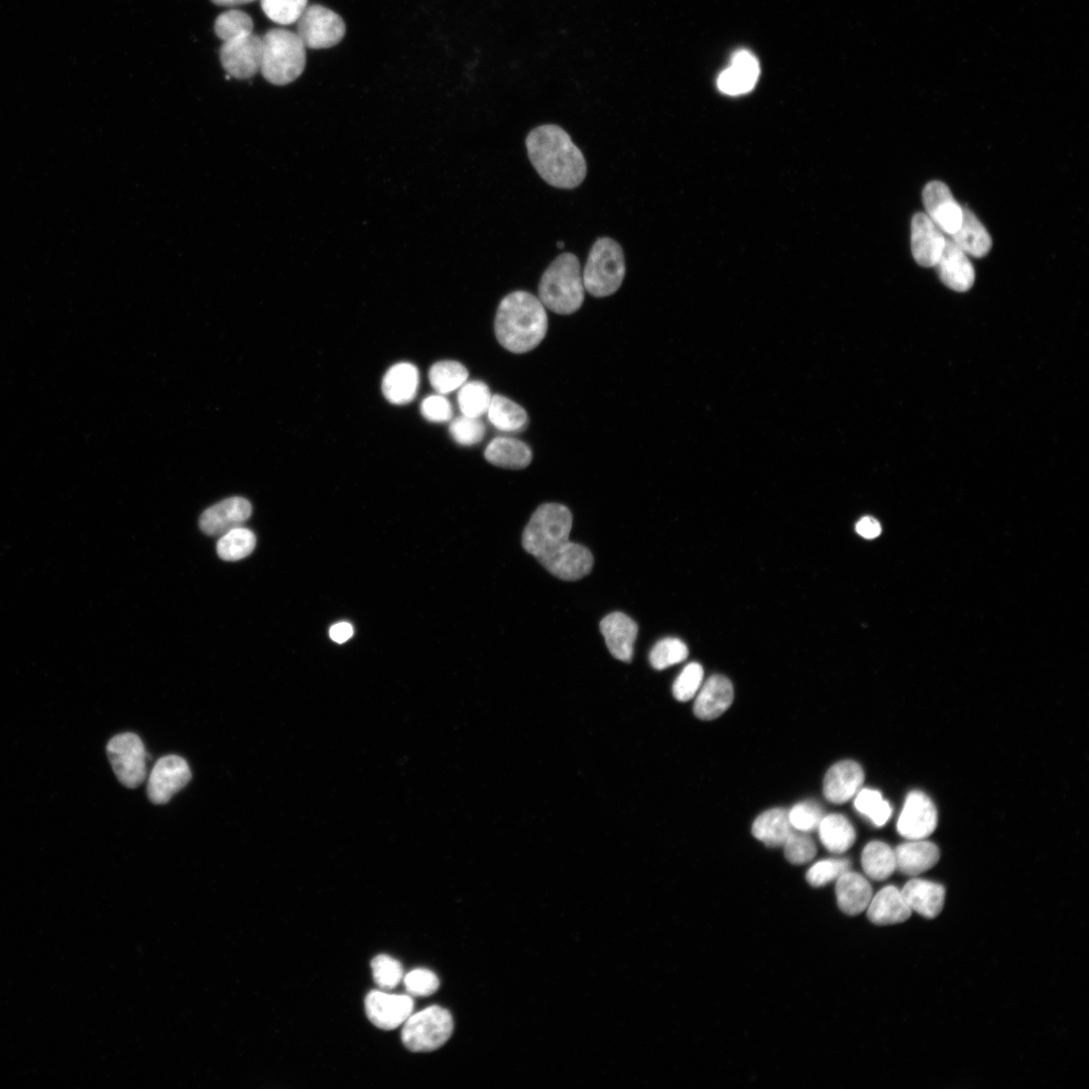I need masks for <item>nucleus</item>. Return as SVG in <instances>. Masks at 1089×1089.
<instances>
[{
    "label": "nucleus",
    "mask_w": 1089,
    "mask_h": 1089,
    "mask_svg": "<svg viewBox=\"0 0 1089 1089\" xmlns=\"http://www.w3.org/2000/svg\"><path fill=\"white\" fill-rule=\"evenodd\" d=\"M346 33L345 23L333 11L319 5L307 7L297 22V35L306 48L328 49L339 44Z\"/></svg>",
    "instance_id": "nucleus-9"
},
{
    "label": "nucleus",
    "mask_w": 1089,
    "mask_h": 1089,
    "mask_svg": "<svg viewBox=\"0 0 1089 1089\" xmlns=\"http://www.w3.org/2000/svg\"><path fill=\"white\" fill-rule=\"evenodd\" d=\"M404 985L410 995L428 997L438 991L440 982L434 973L418 968L404 978Z\"/></svg>",
    "instance_id": "nucleus-45"
},
{
    "label": "nucleus",
    "mask_w": 1089,
    "mask_h": 1089,
    "mask_svg": "<svg viewBox=\"0 0 1089 1089\" xmlns=\"http://www.w3.org/2000/svg\"><path fill=\"white\" fill-rule=\"evenodd\" d=\"M486 426L479 418L461 416L450 424L449 432L453 440L462 446L480 443L486 435Z\"/></svg>",
    "instance_id": "nucleus-41"
},
{
    "label": "nucleus",
    "mask_w": 1089,
    "mask_h": 1089,
    "mask_svg": "<svg viewBox=\"0 0 1089 1089\" xmlns=\"http://www.w3.org/2000/svg\"><path fill=\"white\" fill-rule=\"evenodd\" d=\"M703 676L704 671L700 664H688L673 685L674 697L681 702L691 700L699 691Z\"/></svg>",
    "instance_id": "nucleus-43"
},
{
    "label": "nucleus",
    "mask_w": 1089,
    "mask_h": 1089,
    "mask_svg": "<svg viewBox=\"0 0 1089 1089\" xmlns=\"http://www.w3.org/2000/svg\"><path fill=\"white\" fill-rule=\"evenodd\" d=\"M251 503L239 497L226 499L207 509L200 518V529L209 536H222L242 527L252 516Z\"/></svg>",
    "instance_id": "nucleus-15"
},
{
    "label": "nucleus",
    "mask_w": 1089,
    "mask_h": 1089,
    "mask_svg": "<svg viewBox=\"0 0 1089 1089\" xmlns=\"http://www.w3.org/2000/svg\"><path fill=\"white\" fill-rule=\"evenodd\" d=\"M584 294L579 260L570 253L560 255L545 271L539 284V297L544 307L560 315L578 311L584 302Z\"/></svg>",
    "instance_id": "nucleus-4"
},
{
    "label": "nucleus",
    "mask_w": 1089,
    "mask_h": 1089,
    "mask_svg": "<svg viewBox=\"0 0 1089 1089\" xmlns=\"http://www.w3.org/2000/svg\"><path fill=\"white\" fill-rule=\"evenodd\" d=\"M788 815L792 827L803 832L812 831L818 828L819 823L823 818L821 808L812 802H804L795 805Z\"/></svg>",
    "instance_id": "nucleus-46"
},
{
    "label": "nucleus",
    "mask_w": 1089,
    "mask_h": 1089,
    "mask_svg": "<svg viewBox=\"0 0 1089 1089\" xmlns=\"http://www.w3.org/2000/svg\"><path fill=\"white\" fill-rule=\"evenodd\" d=\"M688 648L677 638H666L658 642L651 651L650 662L656 670H665L688 658Z\"/></svg>",
    "instance_id": "nucleus-39"
},
{
    "label": "nucleus",
    "mask_w": 1089,
    "mask_h": 1089,
    "mask_svg": "<svg viewBox=\"0 0 1089 1089\" xmlns=\"http://www.w3.org/2000/svg\"><path fill=\"white\" fill-rule=\"evenodd\" d=\"M937 819L932 800L921 791H913L906 798L897 828L907 839H925L936 829Z\"/></svg>",
    "instance_id": "nucleus-12"
},
{
    "label": "nucleus",
    "mask_w": 1089,
    "mask_h": 1089,
    "mask_svg": "<svg viewBox=\"0 0 1089 1089\" xmlns=\"http://www.w3.org/2000/svg\"><path fill=\"white\" fill-rule=\"evenodd\" d=\"M926 215L948 236L955 233L962 221L963 208L942 182L933 181L923 191Z\"/></svg>",
    "instance_id": "nucleus-13"
},
{
    "label": "nucleus",
    "mask_w": 1089,
    "mask_h": 1089,
    "mask_svg": "<svg viewBox=\"0 0 1089 1089\" xmlns=\"http://www.w3.org/2000/svg\"><path fill=\"white\" fill-rule=\"evenodd\" d=\"M261 5L271 21L289 26L299 21L308 7V0H261Z\"/></svg>",
    "instance_id": "nucleus-38"
},
{
    "label": "nucleus",
    "mask_w": 1089,
    "mask_h": 1089,
    "mask_svg": "<svg viewBox=\"0 0 1089 1089\" xmlns=\"http://www.w3.org/2000/svg\"><path fill=\"white\" fill-rule=\"evenodd\" d=\"M784 846L786 859L794 865H804L811 862L817 853L812 838L804 834L792 833Z\"/></svg>",
    "instance_id": "nucleus-44"
},
{
    "label": "nucleus",
    "mask_w": 1089,
    "mask_h": 1089,
    "mask_svg": "<svg viewBox=\"0 0 1089 1089\" xmlns=\"http://www.w3.org/2000/svg\"><path fill=\"white\" fill-rule=\"evenodd\" d=\"M557 247H558L559 249H563V248H564V244H563V242H562V241H559V242H557Z\"/></svg>",
    "instance_id": "nucleus-51"
},
{
    "label": "nucleus",
    "mask_w": 1089,
    "mask_h": 1089,
    "mask_svg": "<svg viewBox=\"0 0 1089 1089\" xmlns=\"http://www.w3.org/2000/svg\"><path fill=\"white\" fill-rule=\"evenodd\" d=\"M600 632L611 654L618 660L630 663L639 628L634 620L623 613H613L600 622Z\"/></svg>",
    "instance_id": "nucleus-18"
},
{
    "label": "nucleus",
    "mask_w": 1089,
    "mask_h": 1089,
    "mask_svg": "<svg viewBox=\"0 0 1089 1089\" xmlns=\"http://www.w3.org/2000/svg\"><path fill=\"white\" fill-rule=\"evenodd\" d=\"M865 781L862 767L854 761H843L829 769L824 779V795L835 804L855 797Z\"/></svg>",
    "instance_id": "nucleus-19"
},
{
    "label": "nucleus",
    "mask_w": 1089,
    "mask_h": 1089,
    "mask_svg": "<svg viewBox=\"0 0 1089 1089\" xmlns=\"http://www.w3.org/2000/svg\"><path fill=\"white\" fill-rule=\"evenodd\" d=\"M934 268L941 282L953 291L966 292L975 284L976 272L972 262L949 237Z\"/></svg>",
    "instance_id": "nucleus-16"
},
{
    "label": "nucleus",
    "mask_w": 1089,
    "mask_h": 1089,
    "mask_svg": "<svg viewBox=\"0 0 1089 1089\" xmlns=\"http://www.w3.org/2000/svg\"><path fill=\"white\" fill-rule=\"evenodd\" d=\"M422 416L433 423L448 422L453 417V408L450 402L442 395L427 397L421 404Z\"/></svg>",
    "instance_id": "nucleus-47"
},
{
    "label": "nucleus",
    "mask_w": 1089,
    "mask_h": 1089,
    "mask_svg": "<svg viewBox=\"0 0 1089 1089\" xmlns=\"http://www.w3.org/2000/svg\"><path fill=\"white\" fill-rule=\"evenodd\" d=\"M529 159L549 185L571 190L584 181L587 164L571 137L556 125H544L530 132L526 139Z\"/></svg>",
    "instance_id": "nucleus-2"
},
{
    "label": "nucleus",
    "mask_w": 1089,
    "mask_h": 1089,
    "mask_svg": "<svg viewBox=\"0 0 1089 1089\" xmlns=\"http://www.w3.org/2000/svg\"><path fill=\"white\" fill-rule=\"evenodd\" d=\"M420 383L417 367L409 362H401L392 367L382 383L385 398L394 405H406L417 396Z\"/></svg>",
    "instance_id": "nucleus-26"
},
{
    "label": "nucleus",
    "mask_w": 1089,
    "mask_h": 1089,
    "mask_svg": "<svg viewBox=\"0 0 1089 1089\" xmlns=\"http://www.w3.org/2000/svg\"><path fill=\"white\" fill-rule=\"evenodd\" d=\"M484 457L499 467L523 469L532 462L533 453L531 448L520 440L498 437L488 445Z\"/></svg>",
    "instance_id": "nucleus-28"
},
{
    "label": "nucleus",
    "mask_w": 1089,
    "mask_h": 1089,
    "mask_svg": "<svg viewBox=\"0 0 1089 1089\" xmlns=\"http://www.w3.org/2000/svg\"><path fill=\"white\" fill-rule=\"evenodd\" d=\"M572 525L568 508L545 504L533 514L523 534L524 549L551 574L566 581L585 577L594 563L586 547L570 542Z\"/></svg>",
    "instance_id": "nucleus-1"
},
{
    "label": "nucleus",
    "mask_w": 1089,
    "mask_h": 1089,
    "mask_svg": "<svg viewBox=\"0 0 1089 1089\" xmlns=\"http://www.w3.org/2000/svg\"><path fill=\"white\" fill-rule=\"evenodd\" d=\"M211 2L220 7H235L253 3L255 0H211Z\"/></svg>",
    "instance_id": "nucleus-50"
},
{
    "label": "nucleus",
    "mask_w": 1089,
    "mask_h": 1089,
    "mask_svg": "<svg viewBox=\"0 0 1089 1089\" xmlns=\"http://www.w3.org/2000/svg\"><path fill=\"white\" fill-rule=\"evenodd\" d=\"M214 30L221 41L227 42L253 34L254 21L245 12L230 10L216 19Z\"/></svg>",
    "instance_id": "nucleus-36"
},
{
    "label": "nucleus",
    "mask_w": 1089,
    "mask_h": 1089,
    "mask_svg": "<svg viewBox=\"0 0 1089 1089\" xmlns=\"http://www.w3.org/2000/svg\"><path fill=\"white\" fill-rule=\"evenodd\" d=\"M835 893L838 907L850 916L867 911L874 897L869 881L861 874L851 871L837 879Z\"/></svg>",
    "instance_id": "nucleus-22"
},
{
    "label": "nucleus",
    "mask_w": 1089,
    "mask_h": 1089,
    "mask_svg": "<svg viewBox=\"0 0 1089 1089\" xmlns=\"http://www.w3.org/2000/svg\"><path fill=\"white\" fill-rule=\"evenodd\" d=\"M894 852L897 869L902 874L911 877L931 870L940 860L938 846L923 839L900 844Z\"/></svg>",
    "instance_id": "nucleus-23"
},
{
    "label": "nucleus",
    "mask_w": 1089,
    "mask_h": 1089,
    "mask_svg": "<svg viewBox=\"0 0 1089 1089\" xmlns=\"http://www.w3.org/2000/svg\"><path fill=\"white\" fill-rule=\"evenodd\" d=\"M192 779L188 763L181 757L171 755L160 759L149 779L148 796L156 805L168 803L173 795L181 791Z\"/></svg>",
    "instance_id": "nucleus-11"
},
{
    "label": "nucleus",
    "mask_w": 1089,
    "mask_h": 1089,
    "mask_svg": "<svg viewBox=\"0 0 1089 1089\" xmlns=\"http://www.w3.org/2000/svg\"><path fill=\"white\" fill-rule=\"evenodd\" d=\"M500 344L513 353H526L541 344L548 330V316L540 299L516 291L501 302L495 321Z\"/></svg>",
    "instance_id": "nucleus-3"
},
{
    "label": "nucleus",
    "mask_w": 1089,
    "mask_h": 1089,
    "mask_svg": "<svg viewBox=\"0 0 1089 1089\" xmlns=\"http://www.w3.org/2000/svg\"><path fill=\"white\" fill-rule=\"evenodd\" d=\"M733 700L732 682L722 675H713L701 688L695 701L694 712L700 719H715L730 708Z\"/></svg>",
    "instance_id": "nucleus-21"
},
{
    "label": "nucleus",
    "mask_w": 1089,
    "mask_h": 1089,
    "mask_svg": "<svg viewBox=\"0 0 1089 1089\" xmlns=\"http://www.w3.org/2000/svg\"><path fill=\"white\" fill-rule=\"evenodd\" d=\"M851 867L849 860H824L813 865L809 869L806 878L812 887L819 888L851 871Z\"/></svg>",
    "instance_id": "nucleus-42"
},
{
    "label": "nucleus",
    "mask_w": 1089,
    "mask_h": 1089,
    "mask_svg": "<svg viewBox=\"0 0 1089 1089\" xmlns=\"http://www.w3.org/2000/svg\"><path fill=\"white\" fill-rule=\"evenodd\" d=\"M366 1013L370 1021L386 1031L395 1030L413 1013L414 1001L409 996L390 995L373 991L366 998Z\"/></svg>",
    "instance_id": "nucleus-14"
},
{
    "label": "nucleus",
    "mask_w": 1089,
    "mask_h": 1089,
    "mask_svg": "<svg viewBox=\"0 0 1089 1089\" xmlns=\"http://www.w3.org/2000/svg\"><path fill=\"white\" fill-rule=\"evenodd\" d=\"M867 911L869 920L881 926L904 923L912 915L901 890L894 886H888L874 896Z\"/></svg>",
    "instance_id": "nucleus-27"
},
{
    "label": "nucleus",
    "mask_w": 1089,
    "mask_h": 1089,
    "mask_svg": "<svg viewBox=\"0 0 1089 1089\" xmlns=\"http://www.w3.org/2000/svg\"><path fill=\"white\" fill-rule=\"evenodd\" d=\"M792 833L789 815L783 809L764 812L753 825L755 837L772 847L784 845Z\"/></svg>",
    "instance_id": "nucleus-30"
},
{
    "label": "nucleus",
    "mask_w": 1089,
    "mask_h": 1089,
    "mask_svg": "<svg viewBox=\"0 0 1089 1089\" xmlns=\"http://www.w3.org/2000/svg\"><path fill=\"white\" fill-rule=\"evenodd\" d=\"M490 422L503 432H521L528 425L529 417L524 408L503 396L493 397L488 410Z\"/></svg>",
    "instance_id": "nucleus-32"
},
{
    "label": "nucleus",
    "mask_w": 1089,
    "mask_h": 1089,
    "mask_svg": "<svg viewBox=\"0 0 1089 1089\" xmlns=\"http://www.w3.org/2000/svg\"><path fill=\"white\" fill-rule=\"evenodd\" d=\"M862 866L869 878L884 881L897 870L895 852L890 845L882 841H872L862 855Z\"/></svg>",
    "instance_id": "nucleus-31"
},
{
    "label": "nucleus",
    "mask_w": 1089,
    "mask_h": 1089,
    "mask_svg": "<svg viewBox=\"0 0 1089 1089\" xmlns=\"http://www.w3.org/2000/svg\"><path fill=\"white\" fill-rule=\"evenodd\" d=\"M859 535L866 539H875L882 533L880 523L871 517L863 518L856 526Z\"/></svg>",
    "instance_id": "nucleus-48"
},
{
    "label": "nucleus",
    "mask_w": 1089,
    "mask_h": 1089,
    "mask_svg": "<svg viewBox=\"0 0 1089 1089\" xmlns=\"http://www.w3.org/2000/svg\"><path fill=\"white\" fill-rule=\"evenodd\" d=\"M468 377L466 368L460 362L452 360L435 363L429 372L431 386L442 396L460 389L467 382Z\"/></svg>",
    "instance_id": "nucleus-34"
},
{
    "label": "nucleus",
    "mask_w": 1089,
    "mask_h": 1089,
    "mask_svg": "<svg viewBox=\"0 0 1089 1089\" xmlns=\"http://www.w3.org/2000/svg\"><path fill=\"white\" fill-rule=\"evenodd\" d=\"M626 276V260L622 247L610 237H600L591 248L583 270L585 291L596 298L618 292Z\"/></svg>",
    "instance_id": "nucleus-6"
},
{
    "label": "nucleus",
    "mask_w": 1089,
    "mask_h": 1089,
    "mask_svg": "<svg viewBox=\"0 0 1089 1089\" xmlns=\"http://www.w3.org/2000/svg\"><path fill=\"white\" fill-rule=\"evenodd\" d=\"M256 545V535L247 528L238 527L220 536L217 553L225 561H238L250 556Z\"/></svg>",
    "instance_id": "nucleus-33"
},
{
    "label": "nucleus",
    "mask_w": 1089,
    "mask_h": 1089,
    "mask_svg": "<svg viewBox=\"0 0 1089 1089\" xmlns=\"http://www.w3.org/2000/svg\"><path fill=\"white\" fill-rule=\"evenodd\" d=\"M947 237L925 213H917L912 220L911 247L917 264L924 268L936 265Z\"/></svg>",
    "instance_id": "nucleus-17"
},
{
    "label": "nucleus",
    "mask_w": 1089,
    "mask_h": 1089,
    "mask_svg": "<svg viewBox=\"0 0 1089 1089\" xmlns=\"http://www.w3.org/2000/svg\"><path fill=\"white\" fill-rule=\"evenodd\" d=\"M909 908L927 919L936 918L943 910L945 888L925 880H911L901 890Z\"/></svg>",
    "instance_id": "nucleus-25"
},
{
    "label": "nucleus",
    "mask_w": 1089,
    "mask_h": 1089,
    "mask_svg": "<svg viewBox=\"0 0 1089 1089\" xmlns=\"http://www.w3.org/2000/svg\"><path fill=\"white\" fill-rule=\"evenodd\" d=\"M759 76L757 58L748 51H740L733 57L731 66L719 75L717 86L725 94H746L756 86Z\"/></svg>",
    "instance_id": "nucleus-20"
},
{
    "label": "nucleus",
    "mask_w": 1089,
    "mask_h": 1089,
    "mask_svg": "<svg viewBox=\"0 0 1089 1089\" xmlns=\"http://www.w3.org/2000/svg\"><path fill=\"white\" fill-rule=\"evenodd\" d=\"M949 238L962 252L975 258L986 257L993 245L992 237L986 227L967 208H963L962 221L958 230Z\"/></svg>",
    "instance_id": "nucleus-24"
},
{
    "label": "nucleus",
    "mask_w": 1089,
    "mask_h": 1089,
    "mask_svg": "<svg viewBox=\"0 0 1089 1089\" xmlns=\"http://www.w3.org/2000/svg\"><path fill=\"white\" fill-rule=\"evenodd\" d=\"M818 829L821 842L833 854L849 851L856 841L853 824L840 814L823 816Z\"/></svg>",
    "instance_id": "nucleus-29"
},
{
    "label": "nucleus",
    "mask_w": 1089,
    "mask_h": 1089,
    "mask_svg": "<svg viewBox=\"0 0 1089 1089\" xmlns=\"http://www.w3.org/2000/svg\"><path fill=\"white\" fill-rule=\"evenodd\" d=\"M306 47L296 33L273 29L263 37L261 73L277 86L298 79L306 67Z\"/></svg>",
    "instance_id": "nucleus-5"
},
{
    "label": "nucleus",
    "mask_w": 1089,
    "mask_h": 1089,
    "mask_svg": "<svg viewBox=\"0 0 1089 1089\" xmlns=\"http://www.w3.org/2000/svg\"><path fill=\"white\" fill-rule=\"evenodd\" d=\"M453 1029L450 1012L432 1006L409 1017L402 1032V1041L412 1052H431L450 1039Z\"/></svg>",
    "instance_id": "nucleus-7"
},
{
    "label": "nucleus",
    "mask_w": 1089,
    "mask_h": 1089,
    "mask_svg": "<svg viewBox=\"0 0 1089 1089\" xmlns=\"http://www.w3.org/2000/svg\"><path fill=\"white\" fill-rule=\"evenodd\" d=\"M107 756L118 781L130 789L142 785L147 778L146 748L141 738L127 733L112 738Z\"/></svg>",
    "instance_id": "nucleus-8"
},
{
    "label": "nucleus",
    "mask_w": 1089,
    "mask_h": 1089,
    "mask_svg": "<svg viewBox=\"0 0 1089 1089\" xmlns=\"http://www.w3.org/2000/svg\"><path fill=\"white\" fill-rule=\"evenodd\" d=\"M372 968L376 984L384 991L394 990L404 979L402 964L389 955L375 957Z\"/></svg>",
    "instance_id": "nucleus-40"
},
{
    "label": "nucleus",
    "mask_w": 1089,
    "mask_h": 1089,
    "mask_svg": "<svg viewBox=\"0 0 1089 1089\" xmlns=\"http://www.w3.org/2000/svg\"><path fill=\"white\" fill-rule=\"evenodd\" d=\"M353 636V628L348 623H339L330 629V638L337 644L347 642Z\"/></svg>",
    "instance_id": "nucleus-49"
},
{
    "label": "nucleus",
    "mask_w": 1089,
    "mask_h": 1089,
    "mask_svg": "<svg viewBox=\"0 0 1089 1089\" xmlns=\"http://www.w3.org/2000/svg\"><path fill=\"white\" fill-rule=\"evenodd\" d=\"M858 793L855 800L856 809L866 815L876 826H884L893 813L890 803L877 790L864 789Z\"/></svg>",
    "instance_id": "nucleus-37"
},
{
    "label": "nucleus",
    "mask_w": 1089,
    "mask_h": 1089,
    "mask_svg": "<svg viewBox=\"0 0 1089 1089\" xmlns=\"http://www.w3.org/2000/svg\"><path fill=\"white\" fill-rule=\"evenodd\" d=\"M219 56L222 67L229 76L250 79L261 72L263 38L253 33L223 42Z\"/></svg>",
    "instance_id": "nucleus-10"
},
{
    "label": "nucleus",
    "mask_w": 1089,
    "mask_h": 1089,
    "mask_svg": "<svg viewBox=\"0 0 1089 1089\" xmlns=\"http://www.w3.org/2000/svg\"><path fill=\"white\" fill-rule=\"evenodd\" d=\"M493 396L482 382H466L458 393V406L463 416L480 418L488 413Z\"/></svg>",
    "instance_id": "nucleus-35"
}]
</instances>
